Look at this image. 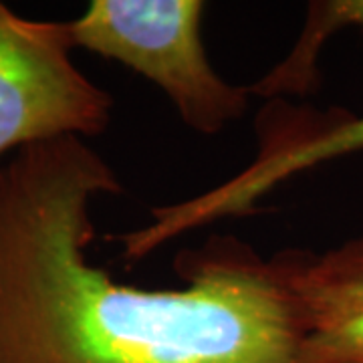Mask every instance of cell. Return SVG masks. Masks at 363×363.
Listing matches in <instances>:
<instances>
[{
	"mask_svg": "<svg viewBox=\"0 0 363 363\" xmlns=\"http://www.w3.org/2000/svg\"><path fill=\"white\" fill-rule=\"evenodd\" d=\"M123 190L79 138L0 162V363H298L285 248L212 234L176 257L168 289L93 262V206Z\"/></svg>",
	"mask_w": 363,
	"mask_h": 363,
	"instance_id": "cell-1",
	"label": "cell"
},
{
	"mask_svg": "<svg viewBox=\"0 0 363 363\" xmlns=\"http://www.w3.org/2000/svg\"><path fill=\"white\" fill-rule=\"evenodd\" d=\"M202 0H91L67 21L75 49L117 61L142 75L202 135L245 116L250 87L233 85L212 67L202 40Z\"/></svg>",
	"mask_w": 363,
	"mask_h": 363,
	"instance_id": "cell-2",
	"label": "cell"
},
{
	"mask_svg": "<svg viewBox=\"0 0 363 363\" xmlns=\"http://www.w3.org/2000/svg\"><path fill=\"white\" fill-rule=\"evenodd\" d=\"M67 23L35 21L0 2V162L63 138L107 131L113 97L75 63Z\"/></svg>",
	"mask_w": 363,
	"mask_h": 363,
	"instance_id": "cell-3",
	"label": "cell"
},
{
	"mask_svg": "<svg viewBox=\"0 0 363 363\" xmlns=\"http://www.w3.org/2000/svg\"><path fill=\"white\" fill-rule=\"evenodd\" d=\"M329 37L343 28L363 30V0L311 2L309 11ZM363 152V116L345 109L298 111V119L269 130L260 140L259 156L230 180L184 200L180 214L188 228L255 214L259 202L286 180L321 164Z\"/></svg>",
	"mask_w": 363,
	"mask_h": 363,
	"instance_id": "cell-4",
	"label": "cell"
},
{
	"mask_svg": "<svg viewBox=\"0 0 363 363\" xmlns=\"http://www.w3.org/2000/svg\"><path fill=\"white\" fill-rule=\"evenodd\" d=\"M285 252L303 331L298 363H363V233L321 252Z\"/></svg>",
	"mask_w": 363,
	"mask_h": 363,
	"instance_id": "cell-5",
	"label": "cell"
}]
</instances>
